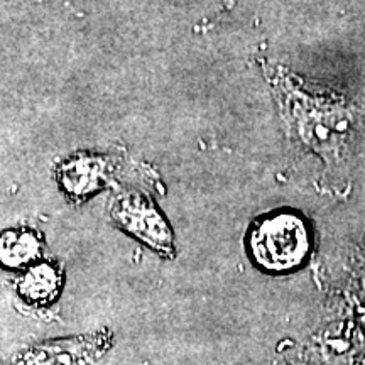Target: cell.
Returning <instances> with one entry per match:
<instances>
[{
	"instance_id": "6da1fadb",
	"label": "cell",
	"mask_w": 365,
	"mask_h": 365,
	"mask_svg": "<svg viewBox=\"0 0 365 365\" xmlns=\"http://www.w3.org/2000/svg\"><path fill=\"white\" fill-rule=\"evenodd\" d=\"M254 262L267 272H286L298 267L309 250L304 222L293 213H277L259 220L249 234Z\"/></svg>"
},
{
	"instance_id": "7a4b0ae2",
	"label": "cell",
	"mask_w": 365,
	"mask_h": 365,
	"mask_svg": "<svg viewBox=\"0 0 365 365\" xmlns=\"http://www.w3.org/2000/svg\"><path fill=\"white\" fill-rule=\"evenodd\" d=\"M112 341L108 330L49 340L22 350L4 365H100Z\"/></svg>"
},
{
	"instance_id": "3957f363",
	"label": "cell",
	"mask_w": 365,
	"mask_h": 365,
	"mask_svg": "<svg viewBox=\"0 0 365 365\" xmlns=\"http://www.w3.org/2000/svg\"><path fill=\"white\" fill-rule=\"evenodd\" d=\"M287 95V108L289 115L293 113L294 122L293 125L298 129V134L307 140L308 145H312L317 150L325 149L328 143H335L336 137L344 135L346 129V118H336L344 112L339 108L325 107V105H312L313 102L308 97H296L291 91H286Z\"/></svg>"
},
{
	"instance_id": "277c9868",
	"label": "cell",
	"mask_w": 365,
	"mask_h": 365,
	"mask_svg": "<svg viewBox=\"0 0 365 365\" xmlns=\"http://www.w3.org/2000/svg\"><path fill=\"white\" fill-rule=\"evenodd\" d=\"M113 217L127 232L139 237L158 252L164 255L173 254V235L170 227L159 215L158 210L150 207L145 200H124L117 207V212H113Z\"/></svg>"
},
{
	"instance_id": "5b68a950",
	"label": "cell",
	"mask_w": 365,
	"mask_h": 365,
	"mask_svg": "<svg viewBox=\"0 0 365 365\" xmlns=\"http://www.w3.org/2000/svg\"><path fill=\"white\" fill-rule=\"evenodd\" d=\"M63 289V272L51 262H38L22 274L17 293L33 307H49Z\"/></svg>"
},
{
	"instance_id": "8992f818",
	"label": "cell",
	"mask_w": 365,
	"mask_h": 365,
	"mask_svg": "<svg viewBox=\"0 0 365 365\" xmlns=\"http://www.w3.org/2000/svg\"><path fill=\"white\" fill-rule=\"evenodd\" d=\"M41 239L27 228H14L4 232L0 240V259L6 267L17 269L33 264L41 254Z\"/></svg>"
},
{
	"instance_id": "52a82bcc",
	"label": "cell",
	"mask_w": 365,
	"mask_h": 365,
	"mask_svg": "<svg viewBox=\"0 0 365 365\" xmlns=\"http://www.w3.org/2000/svg\"><path fill=\"white\" fill-rule=\"evenodd\" d=\"M103 181V164L97 159H73L63 168V182L73 196H83Z\"/></svg>"
}]
</instances>
